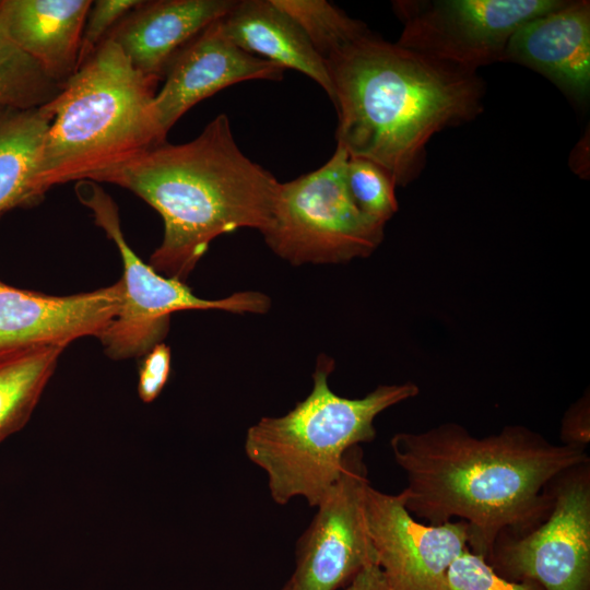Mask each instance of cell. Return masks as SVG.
I'll list each match as a JSON object with an SVG mask.
<instances>
[{"label": "cell", "mask_w": 590, "mask_h": 590, "mask_svg": "<svg viewBox=\"0 0 590 590\" xmlns=\"http://www.w3.org/2000/svg\"><path fill=\"white\" fill-rule=\"evenodd\" d=\"M79 200L87 206L107 236L116 244L123 263L121 303L99 337L106 353L116 359L145 355L162 343L173 312L190 309H220L229 312L263 314L270 298L259 292H240L220 299L198 297L185 284L167 278L144 263L126 241L118 206L97 182L80 180L75 185Z\"/></svg>", "instance_id": "cell-7"}, {"label": "cell", "mask_w": 590, "mask_h": 590, "mask_svg": "<svg viewBox=\"0 0 590 590\" xmlns=\"http://www.w3.org/2000/svg\"><path fill=\"white\" fill-rule=\"evenodd\" d=\"M91 0H0V27L47 75L63 85L79 68Z\"/></svg>", "instance_id": "cell-16"}, {"label": "cell", "mask_w": 590, "mask_h": 590, "mask_svg": "<svg viewBox=\"0 0 590 590\" xmlns=\"http://www.w3.org/2000/svg\"><path fill=\"white\" fill-rule=\"evenodd\" d=\"M279 66L238 47L223 31L221 19L196 35L172 60L154 98V110L167 134L192 106L221 90L249 80L283 79Z\"/></svg>", "instance_id": "cell-13"}, {"label": "cell", "mask_w": 590, "mask_h": 590, "mask_svg": "<svg viewBox=\"0 0 590 590\" xmlns=\"http://www.w3.org/2000/svg\"><path fill=\"white\" fill-rule=\"evenodd\" d=\"M142 0H97L92 5L85 19L79 67L90 58L105 40L111 28Z\"/></svg>", "instance_id": "cell-24"}, {"label": "cell", "mask_w": 590, "mask_h": 590, "mask_svg": "<svg viewBox=\"0 0 590 590\" xmlns=\"http://www.w3.org/2000/svg\"><path fill=\"white\" fill-rule=\"evenodd\" d=\"M63 346L0 351V442L30 421Z\"/></svg>", "instance_id": "cell-19"}, {"label": "cell", "mask_w": 590, "mask_h": 590, "mask_svg": "<svg viewBox=\"0 0 590 590\" xmlns=\"http://www.w3.org/2000/svg\"><path fill=\"white\" fill-rule=\"evenodd\" d=\"M170 373V350L164 343L151 349L140 366L138 393L144 403L154 401L164 389Z\"/></svg>", "instance_id": "cell-25"}, {"label": "cell", "mask_w": 590, "mask_h": 590, "mask_svg": "<svg viewBox=\"0 0 590 590\" xmlns=\"http://www.w3.org/2000/svg\"><path fill=\"white\" fill-rule=\"evenodd\" d=\"M157 83L106 38L50 102L37 172L42 196L56 185L94 180L165 142L154 110Z\"/></svg>", "instance_id": "cell-4"}, {"label": "cell", "mask_w": 590, "mask_h": 590, "mask_svg": "<svg viewBox=\"0 0 590 590\" xmlns=\"http://www.w3.org/2000/svg\"><path fill=\"white\" fill-rule=\"evenodd\" d=\"M504 60L540 72L585 105L590 94V2L565 0L523 23L510 37Z\"/></svg>", "instance_id": "cell-14"}, {"label": "cell", "mask_w": 590, "mask_h": 590, "mask_svg": "<svg viewBox=\"0 0 590 590\" xmlns=\"http://www.w3.org/2000/svg\"><path fill=\"white\" fill-rule=\"evenodd\" d=\"M236 2L141 1L111 28L106 38L120 47L135 70L161 81L179 50L208 25L225 16Z\"/></svg>", "instance_id": "cell-15"}, {"label": "cell", "mask_w": 590, "mask_h": 590, "mask_svg": "<svg viewBox=\"0 0 590 590\" xmlns=\"http://www.w3.org/2000/svg\"><path fill=\"white\" fill-rule=\"evenodd\" d=\"M589 435V400L582 398L567 411L564 417L562 442L586 448Z\"/></svg>", "instance_id": "cell-26"}, {"label": "cell", "mask_w": 590, "mask_h": 590, "mask_svg": "<svg viewBox=\"0 0 590 590\" xmlns=\"http://www.w3.org/2000/svg\"><path fill=\"white\" fill-rule=\"evenodd\" d=\"M446 590H544L532 581L509 580L498 575L486 559L469 547L451 564Z\"/></svg>", "instance_id": "cell-23"}, {"label": "cell", "mask_w": 590, "mask_h": 590, "mask_svg": "<svg viewBox=\"0 0 590 590\" xmlns=\"http://www.w3.org/2000/svg\"><path fill=\"white\" fill-rule=\"evenodd\" d=\"M345 182L353 202L368 219L386 225L398 211L396 182L377 163L349 155Z\"/></svg>", "instance_id": "cell-22"}, {"label": "cell", "mask_w": 590, "mask_h": 590, "mask_svg": "<svg viewBox=\"0 0 590 590\" xmlns=\"http://www.w3.org/2000/svg\"><path fill=\"white\" fill-rule=\"evenodd\" d=\"M120 280L93 292L54 296L20 290L0 281V351L63 346L99 337L121 303Z\"/></svg>", "instance_id": "cell-12"}, {"label": "cell", "mask_w": 590, "mask_h": 590, "mask_svg": "<svg viewBox=\"0 0 590 590\" xmlns=\"http://www.w3.org/2000/svg\"><path fill=\"white\" fill-rule=\"evenodd\" d=\"M346 590H387V587L378 565L371 564L347 583Z\"/></svg>", "instance_id": "cell-27"}, {"label": "cell", "mask_w": 590, "mask_h": 590, "mask_svg": "<svg viewBox=\"0 0 590 590\" xmlns=\"http://www.w3.org/2000/svg\"><path fill=\"white\" fill-rule=\"evenodd\" d=\"M303 30L324 63L370 30L326 0H273Z\"/></svg>", "instance_id": "cell-20"}, {"label": "cell", "mask_w": 590, "mask_h": 590, "mask_svg": "<svg viewBox=\"0 0 590 590\" xmlns=\"http://www.w3.org/2000/svg\"><path fill=\"white\" fill-rule=\"evenodd\" d=\"M565 0L394 1L403 24L397 44L467 70L504 60L512 34Z\"/></svg>", "instance_id": "cell-9"}, {"label": "cell", "mask_w": 590, "mask_h": 590, "mask_svg": "<svg viewBox=\"0 0 590 590\" xmlns=\"http://www.w3.org/2000/svg\"><path fill=\"white\" fill-rule=\"evenodd\" d=\"M368 485L364 451L354 446L297 540L295 568L288 579L293 590H337L368 565H377L364 517Z\"/></svg>", "instance_id": "cell-10"}, {"label": "cell", "mask_w": 590, "mask_h": 590, "mask_svg": "<svg viewBox=\"0 0 590 590\" xmlns=\"http://www.w3.org/2000/svg\"><path fill=\"white\" fill-rule=\"evenodd\" d=\"M349 153L337 144L316 170L280 182L267 245L293 266L344 263L370 256L385 236L384 224L364 215L345 182Z\"/></svg>", "instance_id": "cell-6"}, {"label": "cell", "mask_w": 590, "mask_h": 590, "mask_svg": "<svg viewBox=\"0 0 590 590\" xmlns=\"http://www.w3.org/2000/svg\"><path fill=\"white\" fill-rule=\"evenodd\" d=\"M52 117L50 103L35 108L0 107V216L43 197L37 172Z\"/></svg>", "instance_id": "cell-18"}, {"label": "cell", "mask_w": 590, "mask_h": 590, "mask_svg": "<svg viewBox=\"0 0 590 590\" xmlns=\"http://www.w3.org/2000/svg\"><path fill=\"white\" fill-rule=\"evenodd\" d=\"M280 590H293V588L290 581L287 580L286 583Z\"/></svg>", "instance_id": "cell-28"}, {"label": "cell", "mask_w": 590, "mask_h": 590, "mask_svg": "<svg viewBox=\"0 0 590 590\" xmlns=\"http://www.w3.org/2000/svg\"><path fill=\"white\" fill-rule=\"evenodd\" d=\"M406 475L400 493L410 514L441 524L453 517L469 526V550L485 559L502 534H520L547 515L550 485L589 461L586 448L554 444L522 425L475 437L458 423L390 439Z\"/></svg>", "instance_id": "cell-1"}, {"label": "cell", "mask_w": 590, "mask_h": 590, "mask_svg": "<svg viewBox=\"0 0 590 590\" xmlns=\"http://www.w3.org/2000/svg\"><path fill=\"white\" fill-rule=\"evenodd\" d=\"M364 517L387 590H446L449 567L469 547L465 521L420 523L400 493L387 494L370 484Z\"/></svg>", "instance_id": "cell-11"}, {"label": "cell", "mask_w": 590, "mask_h": 590, "mask_svg": "<svg viewBox=\"0 0 590 590\" xmlns=\"http://www.w3.org/2000/svg\"><path fill=\"white\" fill-rule=\"evenodd\" d=\"M61 90L62 85L50 79L0 27V107H42Z\"/></svg>", "instance_id": "cell-21"}, {"label": "cell", "mask_w": 590, "mask_h": 590, "mask_svg": "<svg viewBox=\"0 0 590 590\" xmlns=\"http://www.w3.org/2000/svg\"><path fill=\"white\" fill-rule=\"evenodd\" d=\"M225 34L243 50L318 83L332 102L328 68L299 25L273 0H240L221 19Z\"/></svg>", "instance_id": "cell-17"}, {"label": "cell", "mask_w": 590, "mask_h": 590, "mask_svg": "<svg viewBox=\"0 0 590 590\" xmlns=\"http://www.w3.org/2000/svg\"><path fill=\"white\" fill-rule=\"evenodd\" d=\"M545 518L520 534L498 536L486 562L502 577L544 590H590V460L551 485Z\"/></svg>", "instance_id": "cell-8"}, {"label": "cell", "mask_w": 590, "mask_h": 590, "mask_svg": "<svg viewBox=\"0 0 590 590\" xmlns=\"http://www.w3.org/2000/svg\"><path fill=\"white\" fill-rule=\"evenodd\" d=\"M126 188L163 219L164 236L150 266L185 282L222 234L269 226L280 182L238 148L225 114L193 140L160 143L96 178Z\"/></svg>", "instance_id": "cell-3"}, {"label": "cell", "mask_w": 590, "mask_h": 590, "mask_svg": "<svg viewBox=\"0 0 590 590\" xmlns=\"http://www.w3.org/2000/svg\"><path fill=\"white\" fill-rule=\"evenodd\" d=\"M337 144L385 168L396 186L422 172L432 137L483 110L476 71L391 44L371 31L327 62Z\"/></svg>", "instance_id": "cell-2"}, {"label": "cell", "mask_w": 590, "mask_h": 590, "mask_svg": "<svg viewBox=\"0 0 590 590\" xmlns=\"http://www.w3.org/2000/svg\"><path fill=\"white\" fill-rule=\"evenodd\" d=\"M333 368V359L320 355L310 393L286 414L262 417L247 430L246 456L267 474L276 504L303 497L317 507L339 477L346 451L375 439L377 415L420 392L415 384L404 382L344 398L329 387Z\"/></svg>", "instance_id": "cell-5"}]
</instances>
